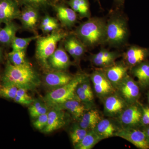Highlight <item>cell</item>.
Segmentation results:
<instances>
[{
	"mask_svg": "<svg viewBox=\"0 0 149 149\" xmlns=\"http://www.w3.org/2000/svg\"><path fill=\"white\" fill-rule=\"evenodd\" d=\"M2 80L3 85H12L27 91L33 90L40 85V77L29 62L15 65L8 62Z\"/></svg>",
	"mask_w": 149,
	"mask_h": 149,
	"instance_id": "cell-1",
	"label": "cell"
},
{
	"mask_svg": "<svg viewBox=\"0 0 149 149\" xmlns=\"http://www.w3.org/2000/svg\"><path fill=\"white\" fill-rule=\"evenodd\" d=\"M107 21L102 17L88 18L75 29L74 35L86 47L105 44Z\"/></svg>",
	"mask_w": 149,
	"mask_h": 149,
	"instance_id": "cell-2",
	"label": "cell"
},
{
	"mask_svg": "<svg viewBox=\"0 0 149 149\" xmlns=\"http://www.w3.org/2000/svg\"><path fill=\"white\" fill-rule=\"evenodd\" d=\"M105 44L118 48L125 45L128 41L129 32L125 17L115 14L107 21Z\"/></svg>",
	"mask_w": 149,
	"mask_h": 149,
	"instance_id": "cell-3",
	"label": "cell"
},
{
	"mask_svg": "<svg viewBox=\"0 0 149 149\" xmlns=\"http://www.w3.org/2000/svg\"><path fill=\"white\" fill-rule=\"evenodd\" d=\"M67 35L65 32L58 29L45 37L40 36L36 40L35 56L44 68H50L48 64V59L56 50L59 42L64 40Z\"/></svg>",
	"mask_w": 149,
	"mask_h": 149,
	"instance_id": "cell-4",
	"label": "cell"
},
{
	"mask_svg": "<svg viewBox=\"0 0 149 149\" xmlns=\"http://www.w3.org/2000/svg\"><path fill=\"white\" fill-rule=\"evenodd\" d=\"M84 75V74L80 73L76 74L67 84L52 90L46 94L44 98V101L48 106L52 108L70 100H80L76 95V90Z\"/></svg>",
	"mask_w": 149,
	"mask_h": 149,
	"instance_id": "cell-5",
	"label": "cell"
},
{
	"mask_svg": "<svg viewBox=\"0 0 149 149\" xmlns=\"http://www.w3.org/2000/svg\"><path fill=\"white\" fill-rule=\"evenodd\" d=\"M142 106L139 102L128 105L115 118L121 128H139L142 127Z\"/></svg>",
	"mask_w": 149,
	"mask_h": 149,
	"instance_id": "cell-6",
	"label": "cell"
},
{
	"mask_svg": "<svg viewBox=\"0 0 149 149\" xmlns=\"http://www.w3.org/2000/svg\"><path fill=\"white\" fill-rule=\"evenodd\" d=\"M116 92L128 105L139 102L141 88L137 81L128 74L115 88Z\"/></svg>",
	"mask_w": 149,
	"mask_h": 149,
	"instance_id": "cell-7",
	"label": "cell"
},
{
	"mask_svg": "<svg viewBox=\"0 0 149 149\" xmlns=\"http://www.w3.org/2000/svg\"><path fill=\"white\" fill-rule=\"evenodd\" d=\"M97 97L103 101L108 96L115 93L116 90L101 68L93 71L90 76Z\"/></svg>",
	"mask_w": 149,
	"mask_h": 149,
	"instance_id": "cell-8",
	"label": "cell"
},
{
	"mask_svg": "<svg viewBox=\"0 0 149 149\" xmlns=\"http://www.w3.org/2000/svg\"><path fill=\"white\" fill-rule=\"evenodd\" d=\"M115 137L128 141L140 149H149V138L143 130L139 128H130L120 129Z\"/></svg>",
	"mask_w": 149,
	"mask_h": 149,
	"instance_id": "cell-9",
	"label": "cell"
},
{
	"mask_svg": "<svg viewBox=\"0 0 149 149\" xmlns=\"http://www.w3.org/2000/svg\"><path fill=\"white\" fill-rule=\"evenodd\" d=\"M104 114L110 118H116L128 104L116 92L103 100Z\"/></svg>",
	"mask_w": 149,
	"mask_h": 149,
	"instance_id": "cell-10",
	"label": "cell"
},
{
	"mask_svg": "<svg viewBox=\"0 0 149 149\" xmlns=\"http://www.w3.org/2000/svg\"><path fill=\"white\" fill-rule=\"evenodd\" d=\"M101 69L115 89L120 81L128 74L130 68L123 61H116L111 65Z\"/></svg>",
	"mask_w": 149,
	"mask_h": 149,
	"instance_id": "cell-11",
	"label": "cell"
},
{
	"mask_svg": "<svg viewBox=\"0 0 149 149\" xmlns=\"http://www.w3.org/2000/svg\"><path fill=\"white\" fill-rule=\"evenodd\" d=\"M15 0H0V24H7L19 19L21 10Z\"/></svg>",
	"mask_w": 149,
	"mask_h": 149,
	"instance_id": "cell-12",
	"label": "cell"
},
{
	"mask_svg": "<svg viewBox=\"0 0 149 149\" xmlns=\"http://www.w3.org/2000/svg\"><path fill=\"white\" fill-rule=\"evenodd\" d=\"M121 128L116 118L108 117L102 118L94 130L102 140H104L115 137L116 133Z\"/></svg>",
	"mask_w": 149,
	"mask_h": 149,
	"instance_id": "cell-13",
	"label": "cell"
},
{
	"mask_svg": "<svg viewBox=\"0 0 149 149\" xmlns=\"http://www.w3.org/2000/svg\"><path fill=\"white\" fill-rule=\"evenodd\" d=\"M125 63L129 68L147 60L149 56V48H144L137 45L129 47L123 54Z\"/></svg>",
	"mask_w": 149,
	"mask_h": 149,
	"instance_id": "cell-14",
	"label": "cell"
},
{
	"mask_svg": "<svg viewBox=\"0 0 149 149\" xmlns=\"http://www.w3.org/2000/svg\"><path fill=\"white\" fill-rule=\"evenodd\" d=\"M63 110L52 108L48 113V120L46 127L42 131L45 133H52L66 125L67 118Z\"/></svg>",
	"mask_w": 149,
	"mask_h": 149,
	"instance_id": "cell-15",
	"label": "cell"
},
{
	"mask_svg": "<svg viewBox=\"0 0 149 149\" xmlns=\"http://www.w3.org/2000/svg\"><path fill=\"white\" fill-rule=\"evenodd\" d=\"M64 41L65 50L75 61H79L85 54L87 47L74 34L67 35Z\"/></svg>",
	"mask_w": 149,
	"mask_h": 149,
	"instance_id": "cell-16",
	"label": "cell"
},
{
	"mask_svg": "<svg viewBox=\"0 0 149 149\" xmlns=\"http://www.w3.org/2000/svg\"><path fill=\"white\" fill-rule=\"evenodd\" d=\"M48 63L50 68L60 71H65L72 65L66 51L62 47L56 49L48 59Z\"/></svg>",
	"mask_w": 149,
	"mask_h": 149,
	"instance_id": "cell-17",
	"label": "cell"
},
{
	"mask_svg": "<svg viewBox=\"0 0 149 149\" xmlns=\"http://www.w3.org/2000/svg\"><path fill=\"white\" fill-rule=\"evenodd\" d=\"M73 77L64 71L56 70L46 74L44 77V83L46 87L53 90L67 84Z\"/></svg>",
	"mask_w": 149,
	"mask_h": 149,
	"instance_id": "cell-18",
	"label": "cell"
},
{
	"mask_svg": "<svg viewBox=\"0 0 149 149\" xmlns=\"http://www.w3.org/2000/svg\"><path fill=\"white\" fill-rule=\"evenodd\" d=\"M52 108L67 111L74 120H77L80 119L85 112L92 109L76 100H70Z\"/></svg>",
	"mask_w": 149,
	"mask_h": 149,
	"instance_id": "cell-19",
	"label": "cell"
},
{
	"mask_svg": "<svg viewBox=\"0 0 149 149\" xmlns=\"http://www.w3.org/2000/svg\"><path fill=\"white\" fill-rule=\"evenodd\" d=\"M39 9L30 6H24L19 19L22 26L29 30L35 29L39 21Z\"/></svg>",
	"mask_w": 149,
	"mask_h": 149,
	"instance_id": "cell-20",
	"label": "cell"
},
{
	"mask_svg": "<svg viewBox=\"0 0 149 149\" xmlns=\"http://www.w3.org/2000/svg\"><path fill=\"white\" fill-rule=\"evenodd\" d=\"M130 73L137 79L140 88L147 89L149 87V61L139 63L130 68Z\"/></svg>",
	"mask_w": 149,
	"mask_h": 149,
	"instance_id": "cell-21",
	"label": "cell"
},
{
	"mask_svg": "<svg viewBox=\"0 0 149 149\" xmlns=\"http://www.w3.org/2000/svg\"><path fill=\"white\" fill-rule=\"evenodd\" d=\"M57 16L62 25L70 28L75 24L77 21V13L70 8L63 5L54 6Z\"/></svg>",
	"mask_w": 149,
	"mask_h": 149,
	"instance_id": "cell-22",
	"label": "cell"
},
{
	"mask_svg": "<svg viewBox=\"0 0 149 149\" xmlns=\"http://www.w3.org/2000/svg\"><path fill=\"white\" fill-rule=\"evenodd\" d=\"M102 118V115L99 111L92 108L85 112L78 120V123L81 128L86 130H94Z\"/></svg>",
	"mask_w": 149,
	"mask_h": 149,
	"instance_id": "cell-23",
	"label": "cell"
},
{
	"mask_svg": "<svg viewBox=\"0 0 149 149\" xmlns=\"http://www.w3.org/2000/svg\"><path fill=\"white\" fill-rule=\"evenodd\" d=\"M19 28L18 25L13 21L5 24V27L1 29L0 32V43L6 45H11L16 37Z\"/></svg>",
	"mask_w": 149,
	"mask_h": 149,
	"instance_id": "cell-24",
	"label": "cell"
},
{
	"mask_svg": "<svg viewBox=\"0 0 149 149\" xmlns=\"http://www.w3.org/2000/svg\"><path fill=\"white\" fill-rule=\"evenodd\" d=\"M68 3L80 17L88 18L91 17L89 0H68Z\"/></svg>",
	"mask_w": 149,
	"mask_h": 149,
	"instance_id": "cell-25",
	"label": "cell"
},
{
	"mask_svg": "<svg viewBox=\"0 0 149 149\" xmlns=\"http://www.w3.org/2000/svg\"><path fill=\"white\" fill-rule=\"evenodd\" d=\"M102 140L94 130H89L84 138L74 148L75 149H91Z\"/></svg>",
	"mask_w": 149,
	"mask_h": 149,
	"instance_id": "cell-26",
	"label": "cell"
},
{
	"mask_svg": "<svg viewBox=\"0 0 149 149\" xmlns=\"http://www.w3.org/2000/svg\"><path fill=\"white\" fill-rule=\"evenodd\" d=\"M49 107L45 101L36 99L29 105L28 110L31 118L35 119L41 115L48 113L49 111Z\"/></svg>",
	"mask_w": 149,
	"mask_h": 149,
	"instance_id": "cell-27",
	"label": "cell"
},
{
	"mask_svg": "<svg viewBox=\"0 0 149 149\" xmlns=\"http://www.w3.org/2000/svg\"><path fill=\"white\" fill-rule=\"evenodd\" d=\"M88 131L81 128L78 123L73 124L70 131V136L73 146L84 138Z\"/></svg>",
	"mask_w": 149,
	"mask_h": 149,
	"instance_id": "cell-28",
	"label": "cell"
},
{
	"mask_svg": "<svg viewBox=\"0 0 149 149\" xmlns=\"http://www.w3.org/2000/svg\"><path fill=\"white\" fill-rule=\"evenodd\" d=\"M40 36L35 35L27 38H20L15 37L13 40L11 45L12 51H21L26 50V48L33 40H36Z\"/></svg>",
	"mask_w": 149,
	"mask_h": 149,
	"instance_id": "cell-29",
	"label": "cell"
},
{
	"mask_svg": "<svg viewBox=\"0 0 149 149\" xmlns=\"http://www.w3.org/2000/svg\"><path fill=\"white\" fill-rule=\"evenodd\" d=\"M26 50L12 51L8 54L10 62L15 65H22L28 62L25 58Z\"/></svg>",
	"mask_w": 149,
	"mask_h": 149,
	"instance_id": "cell-30",
	"label": "cell"
},
{
	"mask_svg": "<svg viewBox=\"0 0 149 149\" xmlns=\"http://www.w3.org/2000/svg\"><path fill=\"white\" fill-rule=\"evenodd\" d=\"M80 83L77 86L76 90V93L77 97L80 101L87 105L91 108H93V107L94 105V99L91 98L88 93L83 90Z\"/></svg>",
	"mask_w": 149,
	"mask_h": 149,
	"instance_id": "cell-31",
	"label": "cell"
},
{
	"mask_svg": "<svg viewBox=\"0 0 149 149\" xmlns=\"http://www.w3.org/2000/svg\"><path fill=\"white\" fill-rule=\"evenodd\" d=\"M19 5L30 6L40 9L51 4L50 0H15Z\"/></svg>",
	"mask_w": 149,
	"mask_h": 149,
	"instance_id": "cell-32",
	"label": "cell"
},
{
	"mask_svg": "<svg viewBox=\"0 0 149 149\" xmlns=\"http://www.w3.org/2000/svg\"><path fill=\"white\" fill-rule=\"evenodd\" d=\"M18 88L12 85H4L0 88V97L4 98L14 100L16 95Z\"/></svg>",
	"mask_w": 149,
	"mask_h": 149,
	"instance_id": "cell-33",
	"label": "cell"
},
{
	"mask_svg": "<svg viewBox=\"0 0 149 149\" xmlns=\"http://www.w3.org/2000/svg\"><path fill=\"white\" fill-rule=\"evenodd\" d=\"M48 113L41 115L35 118L33 125L37 130L42 131L46 127L47 123Z\"/></svg>",
	"mask_w": 149,
	"mask_h": 149,
	"instance_id": "cell-34",
	"label": "cell"
},
{
	"mask_svg": "<svg viewBox=\"0 0 149 149\" xmlns=\"http://www.w3.org/2000/svg\"><path fill=\"white\" fill-rule=\"evenodd\" d=\"M83 90L86 92L92 98H94V95L91 84V79L90 77L85 74L83 80L80 83Z\"/></svg>",
	"mask_w": 149,
	"mask_h": 149,
	"instance_id": "cell-35",
	"label": "cell"
},
{
	"mask_svg": "<svg viewBox=\"0 0 149 149\" xmlns=\"http://www.w3.org/2000/svg\"><path fill=\"white\" fill-rule=\"evenodd\" d=\"M142 127H146L149 125V107L142 105Z\"/></svg>",
	"mask_w": 149,
	"mask_h": 149,
	"instance_id": "cell-36",
	"label": "cell"
},
{
	"mask_svg": "<svg viewBox=\"0 0 149 149\" xmlns=\"http://www.w3.org/2000/svg\"><path fill=\"white\" fill-rule=\"evenodd\" d=\"M59 24L58 22L56 21L51 23L49 25L41 27V29L44 33H49L58 29Z\"/></svg>",
	"mask_w": 149,
	"mask_h": 149,
	"instance_id": "cell-37",
	"label": "cell"
},
{
	"mask_svg": "<svg viewBox=\"0 0 149 149\" xmlns=\"http://www.w3.org/2000/svg\"><path fill=\"white\" fill-rule=\"evenodd\" d=\"M57 21L58 20L54 17L50 16V15H46L44 17V18L42 19V21H41V24H40V28L47 26V25H49L51 23H53V22Z\"/></svg>",
	"mask_w": 149,
	"mask_h": 149,
	"instance_id": "cell-38",
	"label": "cell"
},
{
	"mask_svg": "<svg viewBox=\"0 0 149 149\" xmlns=\"http://www.w3.org/2000/svg\"><path fill=\"white\" fill-rule=\"evenodd\" d=\"M144 129L143 130H144V132L146 133L147 134V136L149 138V126H146V127H144Z\"/></svg>",
	"mask_w": 149,
	"mask_h": 149,
	"instance_id": "cell-39",
	"label": "cell"
},
{
	"mask_svg": "<svg viewBox=\"0 0 149 149\" xmlns=\"http://www.w3.org/2000/svg\"><path fill=\"white\" fill-rule=\"evenodd\" d=\"M114 1L119 6L123 5L125 1V0H114Z\"/></svg>",
	"mask_w": 149,
	"mask_h": 149,
	"instance_id": "cell-40",
	"label": "cell"
},
{
	"mask_svg": "<svg viewBox=\"0 0 149 149\" xmlns=\"http://www.w3.org/2000/svg\"><path fill=\"white\" fill-rule=\"evenodd\" d=\"M3 57V51L1 48H0V61H1Z\"/></svg>",
	"mask_w": 149,
	"mask_h": 149,
	"instance_id": "cell-41",
	"label": "cell"
},
{
	"mask_svg": "<svg viewBox=\"0 0 149 149\" xmlns=\"http://www.w3.org/2000/svg\"><path fill=\"white\" fill-rule=\"evenodd\" d=\"M148 103H149V91L148 93Z\"/></svg>",
	"mask_w": 149,
	"mask_h": 149,
	"instance_id": "cell-42",
	"label": "cell"
},
{
	"mask_svg": "<svg viewBox=\"0 0 149 149\" xmlns=\"http://www.w3.org/2000/svg\"><path fill=\"white\" fill-rule=\"evenodd\" d=\"M1 27H0V32H1Z\"/></svg>",
	"mask_w": 149,
	"mask_h": 149,
	"instance_id": "cell-43",
	"label": "cell"
},
{
	"mask_svg": "<svg viewBox=\"0 0 149 149\" xmlns=\"http://www.w3.org/2000/svg\"><path fill=\"white\" fill-rule=\"evenodd\" d=\"M98 1H99V0H97Z\"/></svg>",
	"mask_w": 149,
	"mask_h": 149,
	"instance_id": "cell-44",
	"label": "cell"
}]
</instances>
